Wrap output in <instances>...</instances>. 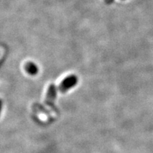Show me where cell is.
<instances>
[{"instance_id":"6da1fadb","label":"cell","mask_w":153,"mask_h":153,"mask_svg":"<svg viewBox=\"0 0 153 153\" xmlns=\"http://www.w3.org/2000/svg\"><path fill=\"white\" fill-rule=\"evenodd\" d=\"M78 82L77 76L74 74H71L66 76L59 85V90L61 93H66L72 88L75 87Z\"/></svg>"},{"instance_id":"7a4b0ae2","label":"cell","mask_w":153,"mask_h":153,"mask_svg":"<svg viewBox=\"0 0 153 153\" xmlns=\"http://www.w3.org/2000/svg\"><path fill=\"white\" fill-rule=\"evenodd\" d=\"M57 97V88L54 84L50 85L48 89L46 97L45 99V104L48 106H53Z\"/></svg>"},{"instance_id":"3957f363","label":"cell","mask_w":153,"mask_h":153,"mask_svg":"<svg viewBox=\"0 0 153 153\" xmlns=\"http://www.w3.org/2000/svg\"><path fill=\"white\" fill-rule=\"evenodd\" d=\"M25 70L28 74L31 76H35L38 72V68L36 64L33 62H27L24 66Z\"/></svg>"},{"instance_id":"277c9868","label":"cell","mask_w":153,"mask_h":153,"mask_svg":"<svg viewBox=\"0 0 153 153\" xmlns=\"http://www.w3.org/2000/svg\"><path fill=\"white\" fill-rule=\"evenodd\" d=\"M104 1L107 4H111L114 3V0H104Z\"/></svg>"},{"instance_id":"5b68a950","label":"cell","mask_w":153,"mask_h":153,"mask_svg":"<svg viewBox=\"0 0 153 153\" xmlns=\"http://www.w3.org/2000/svg\"><path fill=\"white\" fill-rule=\"evenodd\" d=\"M2 107H3V102L1 99H0V115H1V110H2Z\"/></svg>"}]
</instances>
